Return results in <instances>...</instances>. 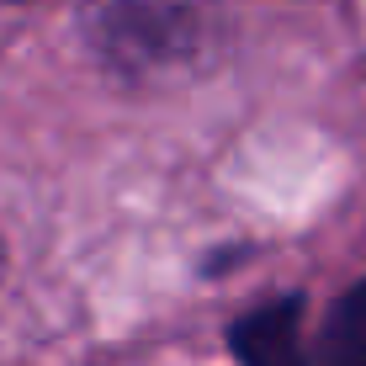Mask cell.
Segmentation results:
<instances>
[{"label":"cell","instance_id":"2","mask_svg":"<svg viewBox=\"0 0 366 366\" xmlns=\"http://www.w3.org/2000/svg\"><path fill=\"white\" fill-rule=\"evenodd\" d=\"M229 350L239 366H319L302 350V302L282 297L255 308L249 319H239L229 330Z\"/></svg>","mask_w":366,"mask_h":366},{"label":"cell","instance_id":"1","mask_svg":"<svg viewBox=\"0 0 366 366\" xmlns=\"http://www.w3.org/2000/svg\"><path fill=\"white\" fill-rule=\"evenodd\" d=\"M96 43L133 69L165 64L192 54L197 11H186L181 0H112L96 11Z\"/></svg>","mask_w":366,"mask_h":366},{"label":"cell","instance_id":"3","mask_svg":"<svg viewBox=\"0 0 366 366\" xmlns=\"http://www.w3.org/2000/svg\"><path fill=\"white\" fill-rule=\"evenodd\" d=\"M313 361L319 366H366V282L350 287V292L324 313Z\"/></svg>","mask_w":366,"mask_h":366}]
</instances>
